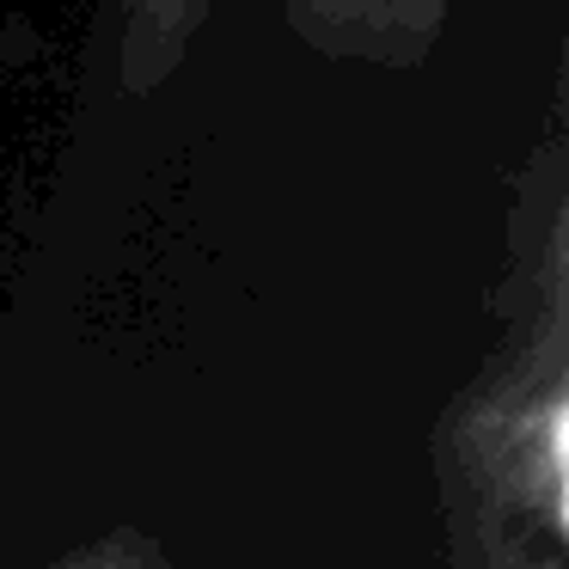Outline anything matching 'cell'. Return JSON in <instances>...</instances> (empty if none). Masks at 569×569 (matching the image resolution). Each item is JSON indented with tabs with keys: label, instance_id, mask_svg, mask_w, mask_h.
Segmentation results:
<instances>
[{
	"label": "cell",
	"instance_id": "cell-1",
	"mask_svg": "<svg viewBox=\"0 0 569 569\" xmlns=\"http://www.w3.org/2000/svg\"><path fill=\"white\" fill-rule=\"evenodd\" d=\"M453 483H466L471 563L557 569L563 557V288H545L539 325L459 422Z\"/></svg>",
	"mask_w": 569,
	"mask_h": 569
},
{
	"label": "cell",
	"instance_id": "cell-2",
	"mask_svg": "<svg viewBox=\"0 0 569 569\" xmlns=\"http://www.w3.org/2000/svg\"><path fill=\"white\" fill-rule=\"evenodd\" d=\"M288 26L319 56L417 68L435 50L453 0H282Z\"/></svg>",
	"mask_w": 569,
	"mask_h": 569
},
{
	"label": "cell",
	"instance_id": "cell-3",
	"mask_svg": "<svg viewBox=\"0 0 569 569\" xmlns=\"http://www.w3.org/2000/svg\"><path fill=\"white\" fill-rule=\"evenodd\" d=\"M202 19L209 0H117V80L129 99H148L178 74Z\"/></svg>",
	"mask_w": 569,
	"mask_h": 569
},
{
	"label": "cell",
	"instance_id": "cell-4",
	"mask_svg": "<svg viewBox=\"0 0 569 569\" xmlns=\"http://www.w3.org/2000/svg\"><path fill=\"white\" fill-rule=\"evenodd\" d=\"M62 569H153V557L141 551L136 539H111V545H99L92 557H80V563H62Z\"/></svg>",
	"mask_w": 569,
	"mask_h": 569
}]
</instances>
